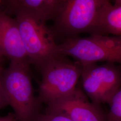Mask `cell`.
Listing matches in <instances>:
<instances>
[{"mask_svg":"<svg viewBox=\"0 0 121 121\" xmlns=\"http://www.w3.org/2000/svg\"><path fill=\"white\" fill-rule=\"evenodd\" d=\"M28 61L10 62L0 74L1 89L17 121H33L41 103L34 94Z\"/></svg>","mask_w":121,"mask_h":121,"instance_id":"6da1fadb","label":"cell"},{"mask_svg":"<svg viewBox=\"0 0 121 121\" xmlns=\"http://www.w3.org/2000/svg\"><path fill=\"white\" fill-rule=\"evenodd\" d=\"M41 80L38 98L47 105L70 95L77 88L82 66L60 55L48 60L40 68Z\"/></svg>","mask_w":121,"mask_h":121,"instance_id":"7a4b0ae2","label":"cell"},{"mask_svg":"<svg viewBox=\"0 0 121 121\" xmlns=\"http://www.w3.org/2000/svg\"><path fill=\"white\" fill-rule=\"evenodd\" d=\"M58 51L81 64L105 62L121 65V35L94 34L66 38L58 44Z\"/></svg>","mask_w":121,"mask_h":121,"instance_id":"3957f363","label":"cell"},{"mask_svg":"<svg viewBox=\"0 0 121 121\" xmlns=\"http://www.w3.org/2000/svg\"><path fill=\"white\" fill-rule=\"evenodd\" d=\"M107 0H65L54 20V35L65 39L82 33H95L102 9Z\"/></svg>","mask_w":121,"mask_h":121,"instance_id":"277c9868","label":"cell"},{"mask_svg":"<svg viewBox=\"0 0 121 121\" xmlns=\"http://www.w3.org/2000/svg\"><path fill=\"white\" fill-rule=\"evenodd\" d=\"M28 61L40 67L60 55L58 44L46 22L25 13L15 14Z\"/></svg>","mask_w":121,"mask_h":121,"instance_id":"5b68a950","label":"cell"},{"mask_svg":"<svg viewBox=\"0 0 121 121\" xmlns=\"http://www.w3.org/2000/svg\"><path fill=\"white\" fill-rule=\"evenodd\" d=\"M81 64L80 78L86 95L94 103L109 104L121 87V67L110 63Z\"/></svg>","mask_w":121,"mask_h":121,"instance_id":"8992f818","label":"cell"},{"mask_svg":"<svg viewBox=\"0 0 121 121\" xmlns=\"http://www.w3.org/2000/svg\"><path fill=\"white\" fill-rule=\"evenodd\" d=\"M45 112H61L73 121H107V113L100 104L90 102L78 87L70 95L47 104Z\"/></svg>","mask_w":121,"mask_h":121,"instance_id":"52a82bcc","label":"cell"},{"mask_svg":"<svg viewBox=\"0 0 121 121\" xmlns=\"http://www.w3.org/2000/svg\"><path fill=\"white\" fill-rule=\"evenodd\" d=\"M0 56L8 58L12 62L28 61L17 20L2 12H0Z\"/></svg>","mask_w":121,"mask_h":121,"instance_id":"ba28073f","label":"cell"},{"mask_svg":"<svg viewBox=\"0 0 121 121\" xmlns=\"http://www.w3.org/2000/svg\"><path fill=\"white\" fill-rule=\"evenodd\" d=\"M65 0H11L6 1L9 10L15 14L25 13L47 22L54 20Z\"/></svg>","mask_w":121,"mask_h":121,"instance_id":"9c48e42d","label":"cell"},{"mask_svg":"<svg viewBox=\"0 0 121 121\" xmlns=\"http://www.w3.org/2000/svg\"><path fill=\"white\" fill-rule=\"evenodd\" d=\"M94 34L121 35V5L116 6L112 4L110 1H107L100 14Z\"/></svg>","mask_w":121,"mask_h":121,"instance_id":"30bf717a","label":"cell"},{"mask_svg":"<svg viewBox=\"0 0 121 121\" xmlns=\"http://www.w3.org/2000/svg\"><path fill=\"white\" fill-rule=\"evenodd\" d=\"M108 104L110 109L107 113V121H121V86Z\"/></svg>","mask_w":121,"mask_h":121,"instance_id":"8fae6325","label":"cell"},{"mask_svg":"<svg viewBox=\"0 0 121 121\" xmlns=\"http://www.w3.org/2000/svg\"><path fill=\"white\" fill-rule=\"evenodd\" d=\"M33 121H73L67 115L61 112H45L40 113Z\"/></svg>","mask_w":121,"mask_h":121,"instance_id":"7c38bea8","label":"cell"},{"mask_svg":"<svg viewBox=\"0 0 121 121\" xmlns=\"http://www.w3.org/2000/svg\"><path fill=\"white\" fill-rule=\"evenodd\" d=\"M7 105H8V104L4 97L0 82V109L4 108Z\"/></svg>","mask_w":121,"mask_h":121,"instance_id":"4fadbf2b","label":"cell"},{"mask_svg":"<svg viewBox=\"0 0 121 121\" xmlns=\"http://www.w3.org/2000/svg\"><path fill=\"white\" fill-rule=\"evenodd\" d=\"M0 121H17L14 114L9 113L3 117H0Z\"/></svg>","mask_w":121,"mask_h":121,"instance_id":"5bb4252c","label":"cell"},{"mask_svg":"<svg viewBox=\"0 0 121 121\" xmlns=\"http://www.w3.org/2000/svg\"><path fill=\"white\" fill-rule=\"evenodd\" d=\"M2 56H0V74L3 69L2 68Z\"/></svg>","mask_w":121,"mask_h":121,"instance_id":"9a60e30c","label":"cell"},{"mask_svg":"<svg viewBox=\"0 0 121 121\" xmlns=\"http://www.w3.org/2000/svg\"><path fill=\"white\" fill-rule=\"evenodd\" d=\"M0 2H1V1H0Z\"/></svg>","mask_w":121,"mask_h":121,"instance_id":"2e32d148","label":"cell"}]
</instances>
